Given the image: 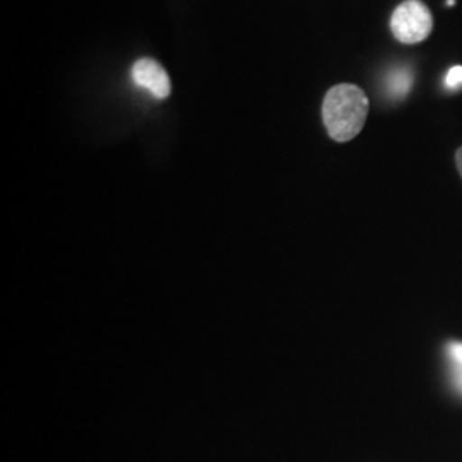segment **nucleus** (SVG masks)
Instances as JSON below:
<instances>
[{"label": "nucleus", "mask_w": 462, "mask_h": 462, "mask_svg": "<svg viewBox=\"0 0 462 462\" xmlns=\"http://www.w3.org/2000/svg\"><path fill=\"white\" fill-rule=\"evenodd\" d=\"M447 351L454 364L462 365V343H450Z\"/></svg>", "instance_id": "423d86ee"}, {"label": "nucleus", "mask_w": 462, "mask_h": 462, "mask_svg": "<svg viewBox=\"0 0 462 462\" xmlns=\"http://www.w3.org/2000/svg\"><path fill=\"white\" fill-rule=\"evenodd\" d=\"M446 86L448 89H457L462 86V66H454L446 78Z\"/></svg>", "instance_id": "39448f33"}, {"label": "nucleus", "mask_w": 462, "mask_h": 462, "mask_svg": "<svg viewBox=\"0 0 462 462\" xmlns=\"http://www.w3.org/2000/svg\"><path fill=\"white\" fill-rule=\"evenodd\" d=\"M391 32L397 42L416 45L429 38L433 32V16L429 5L421 0H404L391 16Z\"/></svg>", "instance_id": "f03ea898"}, {"label": "nucleus", "mask_w": 462, "mask_h": 462, "mask_svg": "<svg viewBox=\"0 0 462 462\" xmlns=\"http://www.w3.org/2000/svg\"><path fill=\"white\" fill-rule=\"evenodd\" d=\"M133 81L156 99H165L171 95V81L165 67L154 59H139L133 66Z\"/></svg>", "instance_id": "7ed1b4c3"}, {"label": "nucleus", "mask_w": 462, "mask_h": 462, "mask_svg": "<svg viewBox=\"0 0 462 462\" xmlns=\"http://www.w3.org/2000/svg\"><path fill=\"white\" fill-rule=\"evenodd\" d=\"M368 97L356 84L330 88L322 103V118L330 139L347 143L362 133L368 116Z\"/></svg>", "instance_id": "f257e3e1"}, {"label": "nucleus", "mask_w": 462, "mask_h": 462, "mask_svg": "<svg viewBox=\"0 0 462 462\" xmlns=\"http://www.w3.org/2000/svg\"><path fill=\"white\" fill-rule=\"evenodd\" d=\"M456 165H457V170L462 177V148L457 149V152H456Z\"/></svg>", "instance_id": "6e6552de"}, {"label": "nucleus", "mask_w": 462, "mask_h": 462, "mask_svg": "<svg viewBox=\"0 0 462 462\" xmlns=\"http://www.w3.org/2000/svg\"><path fill=\"white\" fill-rule=\"evenodd\" d=\"M450 377H452V383H454V387H456V389H457V391L462 394V365H452Z\"/></svg>", "instance_id": "0eeeda50"}, {"label": "nucleus", "mask_w": 462, "mask_h": 462, "mask_svg": "<svg viewBox=\"0 0 462 462\" xmlns=\"http://www.w3.org/2000/svg\"><path fill=\"white\" fill-rule=\"evenodd\" d=\"M413 86V72L408 67H396L389 70L385 78V91L393 99H402L408 97Z\"/></svg>", "instance_id": "20e7f679"}]
</instances>
